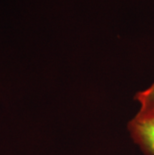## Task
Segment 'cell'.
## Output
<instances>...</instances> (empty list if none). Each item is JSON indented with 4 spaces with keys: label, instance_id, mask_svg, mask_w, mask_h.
I'll list each match as a JSON object with an SVG mask.
<instances>
[{
    "label": "cell",
    "instance_id": "obj_1",
    "mask_svg": "<svg viewBox=\"0 0 154 155\" xmlns=\"http://www.w3.org/2000/svg\"><path fill=\"white\" fill-rule=\"evenodd\" d=\"M134 99L140 107L128 123L129 134L144 155H154V82Z\"/></svg>",
    "mask_w": 154,
    "mask_h": 155
}]
</instances>
